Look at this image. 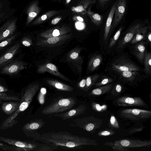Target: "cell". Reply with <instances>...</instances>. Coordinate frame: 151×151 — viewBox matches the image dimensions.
<instances>
[{
  "label": "cell",
  "mask_w": 151,
  "mask_h": 151,
  "mask_svg": "<svg viewBox=\"0 0 151 151\" xmlns=\"http://www.w3.org/2000/svg\"><path fill=\"white\" fill-rule=\"evenodd\" d=\"M8 90V89L6 87L0 83V92H5Z\"/></svg>",
  "instance_id": "obj_47"
},
{
  "label": "cell",
  "mask_w": 151,
  "mask_h": 151,
  "mask_svg": "<svg viewBox=\"0 0 151 151\" xmlns=\"http://www.w3.org/2000/svg\"><path fill=\"white\" fill-rule=\"evenodd\" d=\"M122 118L135 121L144 120L151 116V111L137 109H124L120 111Z\"/></svg>",
  "instance_id": "obj_6"
},
{
  "label": "cell",
  "mask_w": 151,
  "mask_h": 151,
  "mask_svg": "<svg viewBox=\"0 0 151 151\" xmlns=\"http://www.w3.org/2000/svg\"><path fill=\"white\" fill-rule=\"evenodd\" d=\"M47 67L52 70H55L56 68L55 66L51 63H48L47 65Z\"/></svg>",
  "instance_id": "obj_43"
},
{
  "label": "cell",
  "mask_w": 151,
  "mask_h": 151,
  "mask_svg": "<svg viewBox=\"0 0 151 151\" xmlns=\"http://www.w3.org/2000/svg\"><path fill=\"white\" fill-rule=\"evenodd\" d=\"M77 18V19L80 21L83 22V19L80 16H78Z\"/></svg>",
  "instance_id": "obj_52"
},
{
  "label": "cell",
  "mask_w": 151,
  "mask_h": 151,
  "mask_svg": "<svg viewBox=\"0 0 151 151\" xmlns=\"http://www.w3.org/2000/svg\"><path fill=\"white\" fill-rule=\"evenodd\" d=\"M147 32V27L143 26L139 29L130 42L131 44H134L140 41L145 40Z\"/></svg>",
  "instance_id": "obj_19"
},
{
  "label": "cell",
  "mask_w": 151,
  "mask_h": 151,
  "mask_svg": "<svg viewBox=\"0 0 151 151\" xmlns=\"http://www.w3.org/2000/svg\"><path fill=\"white\" fill-rule=\"evenodd\" d=\"M17 19L8 21L0 27V42L11 37L17 28Z\"/></svg>",
  "instance_id": "obj_12"
},
{
  "label": "cell",
  "mask_w": 151,
  "mask_h": 151,
  "mask_svg": "<svg viewBox=\"0 0 151 151\" xmlns=\"http://www.w3.org/2000/svg\"><path fill=\"white\" fill-rule=\"evenodd\" d=\"M144 64V71L145 73V78L150 76L151 74V53L146 50L143 63Z\"/></svg>",
  "instance_id": "obj_20"
},
{
  "label": "cell",
  "mask_w": 151,
  "mask_h": 151,
  "mask_svg": "<svg viewBox=\"0 0 151 151\" xmlns=\"http://www.w3.org/2000/svg\"><path fill=\"white\" fill-rule=\"evenodd\" d=\"M113 81V79L110 77L105 76H101L94 85L95 87H97L110 83Z\"/></svg>",
  "instance_id": "obj_27"
},
{
  "label": "cell",
  "mask_w": 151,
  "mask_h": 151,
  "mask_svg": "<svg viewBox=\"0 0 151 151\" xmlns=\"http://www.w3.org/2000/svg\"><path fill=\"white\" fill-rule=\"evenodd\" d=\"M87 13L91 21L96 25L99 26L102 23L103 17L98 14L95 13L91 11V6L88 9Z\"/></svg>",
  "instance_id": "obj_26"
},
{
  "label": "cell",
  "mask_w": 151,
  "mask_h": 151,
  "mask_svg": "<svg viewBox=\"0 0 151 151\" xmlns=\"http://www.w3.org/2000/svg\"><path fill=\"white\" fill-rule=\"evenodd\" d=\"M22 43L24 45L27 47L31 45L29 42L26 39H24L22 40Z\"/></svg>",
  "instance_id": "obj_42"
},
{
  "label": "cell",
  "mask_w": 151,
  "mask_h": 151,
  "mask_svg": "<svg viewBox=\"0 0 151 151\" xmlns=\"http://www.w3.org/2000/svg\"><path fill=\"white\" fill-rule=\"evenodd\" d=\"M101 75L96 73L92 76L88 77L86 80V87L89 89L96 82Z\"/></svg>",
  "instance_id": "obj_29"
},
{
  "label": "cell",
  "mask_w": 151,
  "mask_h": 151,
  "mask_svg": "<svg viewBox=\"0 0 151 151\" xmlns=\"http://www.w3.org/2000/svg\"><path fill=\"white\" fill-rule=\"evenodd\" d=\"M3 6V3L0 1V17L3 16L4 14V13H3L1 11Z\"/></svg>",
  "instance_id": "obj_51"
},
{
  "label": "cell",
  "mask_w": 151,
  "mask_h": 151,
  "mask_svg": "<svg viewBox=\"0 0 151 151\" xmlns=\"http://www.w3.org/2000/svg\"><path fill=\"white\" fill-rule=\"evenodd\" d=\"M20 102H9L4 103L1 106L3 111L7 114H11L15 111L19 107Z\"/></svg>",
  "instance_id": "obj_23"
},
{
  "label": "cell",
  "mask_w": 151,
  "mask_h": 151,
  "mask_svg": "<svg viewBox=\"0 0 151 151\" xmlns=\"http://www.w3.org/2000/svg\"><path fill=\"white\" fill-rule=\"evenodd\" d=\"M143 128L142 127H139V128L133 129L130 130V133H135L137 132H140L142 130Z\"/></svg>",
  "instance_id": "obj_44"
},
{
  "label": "cell",
  "mask_w": 151,
  "mask_h": 151,
  "mask_svg": "<svg viewBox=\"0 0 151 151\" xmlns=\"http://www.w3.org/2000/svg\"><path fill=\"white\" fill-rule=\"evenodd\" d=\"M43 124L41 121L37 120L27 124L24 126V128L27 130H34L41 127Z\"/></svg>",
  "instance_id": "obj_28"
},
{
  "label": "cell",
  "mask_w": 151,
  "mask_h": 151,
  "mask_svg": "<svg viewBox=\"0 0 151 151\" xmlns=\"http://www.w3.org/2000/svg\"><path fill=\"white\" fill-rule=\"evenodd\" d=\"M46 92V90L45 88H42L40 90V92L38 97V99L40 103L41 104L44 102V96Z\"/></svg>",
  "instance_id": "obj_36"
},
{
  "label": "cell",
  "mask_w": 151,
  "mask_h": 151,
  "mask_svg": "<svg viewBox=\"0 0 151 151\" xmlns=\"http://www.w3.org/2000/svg\"><path fill=\"white\" fill-rule=\"evenodd\" d=\"M40 140L51 146L70 149L76 148L84 145L98 144L94 140L66 132H50L42 134L40 137Z\"/></svg>",
  "instance_id": "obj_1"
},
{
  "label": "cell",
  "mask_w": 151,
  "mask_h": 151,
  "mask_svg": "<svg viewBox=\"0 0 151 151\" xmlns=\"http://www.w3.org/2000/svg\"><path fill=\"white\" fill-rule=\"evenodd\" d=\"M91 106L92 109L98 112H103L106 111L107 106L106 105H101L99 104L93 102L92 103Z\"/></svg>",
  "instance_id": "obj_33"
},
{
  "label": "cell",
  "mask_w": 151,
  "mask_h": 151,
  "mask_svg": "<svg viewBox=\"0 0 151 151\" xmlns=\"http://www.w3.org/2000/svg\"><path fill=\"white\" fill-rule=\"evenodd\" d=\"M55 13V12H49L46 14L42 15L40 18L37 19L36 20H38L39 21H43L46 20L47 18L50 17L51 15H53Z\"/></svg>",
  "instance_id": "obj_38"
},
{
  "label": "cell",
  "mask_w": 151,
  "mask_h": 151,
  "mask_svg": "<svg viewBox=\"0 0 151 151\" xmlns=\"http://www.w3.org/2000/svg\"><path fill=\"white\" fill-rule=\"evenodd\" d=\"M114 133V131L112 130H102L99 132L97 134L99 136H106L113 135Z\"/></svg>",
  "instance_id": "obj_37"
},
{
  "label": "cell",
  "mask_w": 151,
  "mask_h": 151,
  "mask_svg": "<svg viewBox=\"0 0 151 151\" xmlns=\"http://www.w3.org/2000/svg\"><path fill=\"white\" fill-rule=\"evenodd\" d=\"M101 121L93 116L73 120L70 125L72 127H78L87 131H91L99 128L101 124Z\"/></svg>",
  "instance_id": "obj_7"
},
{
  "label": "cell",
  "mask_w": 151,
  "mask_h": 151,
  "mask_svg": "<svg viewBox=\"0 0 151 151\" xmlns=\"http://www.w3.org/2000/svg\"><path fill=\"white\" fill-rule=\"evenodd\" d=\"M61 19L60 18L56 17L53 19L51 23L53 24H55L58 23L60 20Z\"/></svg>",
  "instance_id": "obj_45"
},
{
  "label": "cell",
  "mask_w": 151,
  "mask_h": 151,
  "mask_svg": "<svg viewBox=\"0 0 151 151\" xmlns=\"http://www.w3.org/2000/svg\"><path fill=\"white\" fill-rule=\"evenodd\" d=\"M126 0H117L114 14V17L111 25L110 35L121 22L125 12Z\"/></svg>",
  "instance_id": "obj_10"
},
{
  "label": "cell",
  "mask_w": 151,
  "mask_h": 151,
  "mask_svg": "<svg viewBox=\"0 0 151 151\" xmlns=\"http://www.w3.org/2000/svg\"><path fill=\"white\" fill-rule=\"evenodd\" d=\"M76 103V99L72 97L61 99L46 106L41 112L47 115L64 112L73 108Z\"/></svg>",
  "instance_id": "obj_4"
},
{
  "label": "cell",
  "mask_w": 151,
  "mask_h": 151,
  "mask_svg": "<svg viewBox=\"0 0 151 151\" xmlns=\"http://www.w3.org/2000/svg\"><path fill=\"white\" fill-rule=\"evenodd\" d=\"M142 26L143 24L138 23L131 27L119 42L117 49L119 50L122 49L128 43H130L138 30Z\"/></svg>",
  "instance_id": "obj_11"
},
{
  "label": "cell",
  "mask_w": 151,
  "mask_h": 151,
  "mask_svg": "<svg viewBox=\"0 0 151 151\" xmlns=\"http://www.w3.org/2000/svg\"><path fill=\"white\" fill-rule=\"evenodd\" d=\"M2 144L0 143V146H2Z\"/></svg>",
  "instance_id": "obj_54"
},
{
  "label": "cell",
  "mask_w": 151,
  "mask_h": 151,
  "mask_svg": "<svg viewBox=\"0 0 151 151\" xmlns=\"http://www.w3.org/2000/svg\"><path fill=\"white\" fill-rule=\"evenodd\" d=\"M36 91V88L34 87H29L25 90L19 107L13 114L7 118L2 123L0 127L1 129H8L17 123L15 119L20 112L27 109L34 97Z\"/></svg>",
  "instance_id": "obj_3"
},
{
  "label": "cell",
  "mask_w": 151,
  "mask_h": 151,
  "mask_svg": "<svg viewBox=\"0 0 151 151\" xmlns=\"http://www.w3.org/2000/svg\"><path fill=\"white\" fill-rule=\"evenodd\" d=\"M116 4L117 1L114 3L112 6L106 21L103 36L104 41L106 42L109 37L111 25L113 19Z\"/></svg>",
  "instance_id": "obj_17"
},
{
  "label": "cell",
  "mask_w": 151,
  "mask_h": 151,
  "mask_svg": "<svg viewBox=\"0 0 151 151\" xmlns=\"http://www.w3.org/2000/svg\"><path fill=\"white\" fill-rule=\"evenodd\" d=\"M142 69L127 55L120 54L116 55L108 62L105 71L112 74L126 71H142Z\"/></svg>",
  "instance_id": "obj_2"
},
{
  "label": "cell",
  "mask_w": 151,
  "mask_h": 151,
  "mask_svg": "<svg viewBox=\"0 0 151 151\" xmlns=\"http://www.w3.org/2000/svg\"><path fill=\"white\" fill-rule=\"evenodd\" d=\"M109 0H99V3L101 6H104Z\"/></svg>",
  "instance_id": "obj_48"
},
{
  "label": "cell",
  "mask_w": 151,
  "mask_h": 151,
  "mask_svg": "<svg viewBox=\"0 0 151 151\" xmlns=\"http://www.w3.org/2000/svg\"><path fill=\"white\" fill-rule=\"evenodd\" d=\"M110 124L111 127L115 129H119V125L116 118L113 115H111L110 119Z\"/></svg>",
  "instance_id": "obj_35"
},
{
  "label": "cell",
  "mask_w": 151,
  "mask_h": 151,
  "mask_svg": "<svg viewBox=\"0 0 151 151\" xmlns=\"http://www.w3.org/2000/svg\"><path fill=\"white\" fill-rule=\"evenodd\" d=\"M52 35L54 37H56L60 35L59 31L57 29H55L54 30L52 33Z\"/></svg>",
  "instance_id": "obj_49"
},
{
  "label": "cell",
  "mask_w": 151,
  "mask_h": 151,
  "mask_svg": "<svg viewBox=\"0 0 151 151\" xmlns=\"http://www.w3.org/2000/svg\"><path fill=\"white\" fill-rule=\"evenodd\" d=\"M102 57L100 54L97 53L94 55L90 63V69L92 71L96 70L100 65L102 61Z\"/></svg>",
  "instance_id": "obj_25"
},
{
  "label": "cell",
  "mask_w": 151,
  "mask_h": 151,
  "mask_svg": "<svg viewBox=\"0 0 151 151\" xmlns=\"http://www.w3.org/2000/svg\"><path fill=\"white\" fill-rule=\"evenodd\" d=\"M59 40V38L57 37H50L47 39V42L51 44H54L57 43Z\"/></svg>",
  "instance_id": "obj_39"
},
{
  "label": "cell",
  "mask_w": 151,
  "mask_h": 151,
  "mask_svg": "<svg viewBox=\"0 0 151 151\" xmlns=\"http://www.w3.org/2000/svg\"><path fill=\"white\" fill-rule=\"evenodd\" d=\"M147 42L142 41L135 44L133 47L132 53L141 63H143Z\"/></svg>",
  "instance_id": "obj_15"
},
{
  "label": "cell",
  "mask_w": 151,
  "mask_h": 151,
  "mask_svg": "<svg viewBox=\"0 0 151 151\" xmlns=\"http://www.w3.org/2000/svg\"><path fill=\"white\" fill-rule=\"evenodd\" d=\"M145 40H146L147 43L150 44V45L151 43V32L150 31L148 32H147Z\"/></svg>",
  "instance_id": "obj_41"
},
{
  "label": "cell",
  "mask_w": 151,
  "mask_h": 151,
  "mask_svg": "<svg viewBox=\"0 0 151 151\" xmlns=\"http://www.w3.org/2000/svg\"><path fill=\"white\" fill-rule=\"evenodd\" d=\"M71 0H66V2L67 4L69 3L71 1Z\"/></svg>",
  "instance_id": "obj_53"
},
{
  "label": "cell",
  "mask_w": 151,
  "mask_h": 151,
  "mask_svg": "<svg viewBox=\"0 0 151 151\" xmlns=\"http://www.w3.org/2000/svg\"><path fill=\"white\" fill-rule=\"evenodd\" d=\"M20 47L19 42L16 43L14 45L9 48L0 57V67L2 66L7 62L9 61L14 57Z\"/></svg>",
  "instance_id": "obj_16"
},
{
  "label": "cell",
  "mask_w": 151,
  "mask_h": 151,
  "mask_svg": "<svg viewBox=\"0 0 151 151\" xmlns=\"http://www.w3.org/2000/svg\"><path fill=\"white\" fill-rule=\"evenodd\" d=\"M139 71H126L116 73L113 74L119 81L130 85H137L138 83L142 81L145 78Z\"/></svg>",
  "instance_id": "obj_5"
},
{
  "label": "cell",
  "mask_w": 151,
  "mask_h": 151,
  "mask_svg": "<svg viewBox=\"0 0 151 151\" xmlns=\"http://www.w3.org/2000/svg\"><path fill=\"white\" fill-rule=\"evenodd\" d=\"M95 1L96 0H82L79 5L72 7V10L76 12H85L87 7L94 4Z\"/></svg>",
  "instance_id": "obj_24"
},
{
  "label": "cell",
  "mask_w": 151,
  "mask_h": 151,
  "mask_svg": "<svg viewBox=\"0 0 151 151\" xmlns=\"http://www.w3.org/2000/svg\"><path fill=\"white\" fill-rule=\"evenodd\" d=\"M19 97L16 96L7 95L6 94L0 92V100L18 101Z\"/></svg>",
  "instance_id": "obj_34"
},
{
  "label": "cell",
  "mask_w": 151,
  "mask_h": 151,
  "mask_svg": "<svg viewBox=\"0 0 151 151\" xmlns=\"http://www.w3.org/2000/svg\"><path fill=\"white\" fill-rule=\"evenodd\" d=\"M78 56V54L76 52H74L72 53L70 55V58L73 59H74L76 58Z\"/></svg>",
  "instance_id": "obj_50"
},
{
  "label": "cell",
  "mask_w": 151,
  "mask_h": 151,
  "mask_svg": "<svg viewBox=\"0 0 151 151\" xmlns=\"http://www.w3.org/2000/svg\"><path fill=\"white\" fill-rule=\"evenodd\" d=\"M17 36V34L14 35L9 38L0 42V50L4 49L6 46L10 44L15 39Z\"/></svg>",
  "instance_id": "obj_31"
},
{
  "label": "cell",
  "mask_w": 151,
  "mask_h": 151,
  "mask_svg": "<svg viewBox=\"0 0 151 151\" xmlns=\"http://www.w3.org/2000/svg\"><path fill=\"white\" fill-rule=\"evenodd\" d=\"M39 8L37 3L32 4L27 9V24H29L37 15L39 12Z\"/></svg>",
  "instance_id": "obj_22"
},
{
  "label": "cell",
  "mask_w": 151,
  "mask_h": 151,
  "mask_svg": "<svg viewBox=\"0 0 151 151\" xmlns=\"http://www.w3.org/2000/svg\"><path fill=\"white\" fill-rule=\"evenodd\" d=\"M113 150L118 151H129L126 148L118 146H113L111 147Z\"/></svg>",
  "instance_id": "obj_40"
},
{
  "label": "cell",
  "mask_w": 151,
  "mask_h": 151,
  "mask_svg": "<svg viewBox=\"0 0 151 151\" xmlns=\"http://www.w3.org/2000/svg\"><path fill=\"white\" fill-rule=\"evenodd\" d=\"M116 104L120 106H139L147 107L148 106L140 97L122 96L118 98L115 101Z\"/></svg>",
  "instance_id": "obj_9"
},
{
  "label": "cell",
  "mask_w": 151,
  "mask_h": 151,
  "mask_svg": "<svg viewBox=\"0 0 151 151\" xmlns=\"http://www.w3.org/2000/svg\"><path fill=\"white\" fill-rule=\"evenodd\" d=\"M114 85L110 83L104 86L97 87L93 89L90 93V95L99 96L103 95L110 91Z\"/></svg>",
  "instance_id": "obj_21"
},
{
  "label": "cell",
  "mask_w": 151,
  "mask_h": 151,
  "mask_svg": "<svg viewBox=\"0 0 151 151\" xmlns=\"http://www.w3.org/2000/svg\"><path fill=\"white\" fill-rule=\"evenodd\" d=\"M86 109V106L81 104L78 107L70 111L62 113L55 114L53 116L61 117L63 120H66L83 114Z\"/></svg>",
  "instance_id": "obj_14"
},
{
  "label": "cell",
  "mask_w": 151,
  "mask_h": 151,
  "mask_svg": "<svg viewBox=\"0 0 151 151\" xmlns=\"http://www.w3.org/2000/svg\"><path fill=\"white\" fill-rule=\"evenodd\" d=\"M123 29L122 27H120L116 32L114 36L110 39L108 45V48H111L117 42Z\"/></svg>",
  "instance_id": "obj_30"
},
{
  "label": "cell",
  "mask_w": 151,
  "mask_h": 151,
  "mask_svg": "<svg viewBox=\"0 0 151 151\" xmlns=\"http://www.w3.org/2000/svg\"><path fill=\"white\" fill-rule=\"evenodd\" d=\"M111 147L118 146L123 148H133L149 147L151 145L150 141H142L138 139H124L113 142H106L104 144Z\"/></svg>",
  "instance_id": "obj_8"
},
{
  "label": "cell",
  "mask_w": 151,
  "mask_h": 151,
  "mask_svg": "<svg viewBox=\"0 0 151 151\" xmlns=\"http://www.w3.org/2000/svg\"><path fill=\"white\" fill-rule=\"evenodd\" d=\"M123 87L121 83H117L114 85H113L112 88L111 93L115 96L119 95L122 91Z\"/></svg>",
  "instance_id": "obj_32"
},
{
  "label": "cell",
  "mask_w": 151,
  "mask_h": 151,
  "mask_svg": "<svg viewBox=\"0 0 151 151\" xmlns=\"http://www.w3.org/2000/svg\"><path fill=\"white\" fill-rule=\"evenodd\" d=\"M23 63L20 61L16 60L3 67L0 73L3 74L14 75L17 73L24 68Z\"/></svg>",
  "instance_id": "obj_13"
},
{
  "label": "cell",
  "mask_w": 151,
  "mask_h": 151,
  "mask_svg": "<svg viewBox=\"0 0 151 151\" xmlns=\"http://www.w3.org/2000/svg\"><path fill=\"white\" fill-rule=\"evenodd\" d=\"M86 84V80L85 79H83L79 83V86L81 88L84 87Z\"/></svg>",
  "instance_id": "obj_46"
},
{
  "label": "cell",
  "mask_w": 151,
  "mask_h": 151,
  "mask_svg": "<svg viewBox=\"0 0 151 151\" xmlns=\"http://www.w3.org/2000/svg\"><path fill=\"white\" fill-rule=\"evenodd\" d=\"M0 140L18 147L25 148L27 150H32L36 147L34 144L0 136Z\"/></svg>",
  "instance_id": "obj_18"
}]
</instances>
